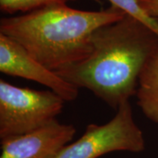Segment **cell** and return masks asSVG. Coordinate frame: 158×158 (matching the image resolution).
Instances as JSON below:
<instances>
[{
	"mask_svg": "<svg viewBox=\"0 0 158 158\" xmlns=\"http://www.w3.org/2000/svg\"><path fill=\"white\" fill-rule=\"evenodd\" d=\"M157 51V34L126 13L93 33L87 56L56 73L117 110L136 95L141 73Z\"/></svg>",
	"mask_w": 158,
	"mask_h": 158,
	"instance_id": "1",
	"label": "cell"
},
{
	"mask_svg": "<svg viewBox=\"0 0 158 158\" xmlns=\"http://www.w3.org/2000/svg\"><path fill=\"white\" fill-rule=\"evenodd\" d=\"M126 12L112 6L103 11H82L53 5L0 21V34L16 41L35 60L57 71L83 60L97 29L118 21Z\"/></svg>",
	"mask_w": 158,
	"mask_h": 158,
	"instance_id": "2",
	"label": "cell"
},
{
	"mask_svg": "<svg viewBox=\"0 0 158 158\" xmlns=\"http://www.w3.org/2000/svg\"><path fill=\"white\" fill-rule=\"evenodd\" d=\"M64 99L52 90H37L0 80V139L21 135L56 119Z\"/></svg>",
	"mask_w": 158,
	"mask_h": 158,
	"instance_id": "3",
	"label": "cell"
},
{
	"mask_svg": "<svg viewBox=\"0 0 158 158\" xmlns=\"http://www.w3.org/2000/svg\"><path fill=\"white\" fill-rule=\"evenodd\" d=\"M145 139L137 126L129 101L124 102L109 122L90 124L78 140L69 143L55 158H98L115 151L139 153Z\"/></svg>",
	"mask_w": 158,
	"mask_h": 158,
	"instance_id": "4",
	"label": "cell"
},
{
	"mask_svg": "<svg viewBox=\"0 0 158 158\" xmlns=\"http://www.w3.org/2000/svg\"><path fill=\"white\" fill-rule=\"evenodd\" d=\"M0 71L11 77L35 81L49 88L65 101L78 96L79 88L47 68L19 43L0 34Z\"/></svg>",
	"mask_w": 158,
	"mask_h": 158,
	"instance_id": "5",
	"label": "cell"
},
{
	"mask_svg": "<svg viewBox=\"0 0 158 158\" xmlns=\"http://www.w3.org/2000/svg\"><path fill=\"white\" fill-rule=\"evenodd\" d=\"M75 134L73 125L55 119L33 132L1 140L0 158H55Z\"/></svg>",
	"mask_w": 158,
	"mask_h": 158,
	"instance_id": "6",
	"label": "cell"
},
{
	"mask_svg": "<svg viewBox=\"0 0 158 158\" xmlns=\"http://www.w3.org/2000/svg\"><path fill=\"white\" fill-rule=\"evenodd\" d=\"M135 96L142 113L158 124V51L143 69Z\"/></svg>",
	"mask_w": 158,
	"mask_h": 158,
	"instance_id": "7",
	"label": "cell"
},
{
	"mask_svg": "<svg viewBox=\"0 0 158 158\" xmlns=\"http://www.w3.org/2000/svg\"><path fill=\"white\" fill-rule=\"evenodd\" d=\"M75 0H0L1 11L6 13H15L17 11L30 12L46 6L67 4Z\"/></svg>",
	"mask_w": 158,
	"mask_h": 158,
	"instance_id": "8",
	"label": "cell"
},
{
	"mask_svg": "<svg viewBox=\"0 0 158 158\" xmlns=\"http://www.w3.org/2000/svg\"><path fill=\"white\" fill-rule=\"evenodd\" d=\"M112 6L122 10L126 13L145 24L158 35V19L149 16L140 6L138 0H108Z\"/></svg>",
	"mask_w": 158,
	"mask_h": 158,
	"instance_id": "9",
	"label": "cell"
},
{
	"mask_svg": "<svg viewBox=\"0 0 158 158\" xmlns=\"http://www.w3.org/2000/svg\"><path fill=\"white\" fill-rule=\"evenodd\" d=\"M138 2L149 16L158 19V0H138Z\"/></svg>",
	"mask_w": 158,
	"mask_h": 158,
	"instance_id": "10",
	"label": "cell"
}]
</instances>
